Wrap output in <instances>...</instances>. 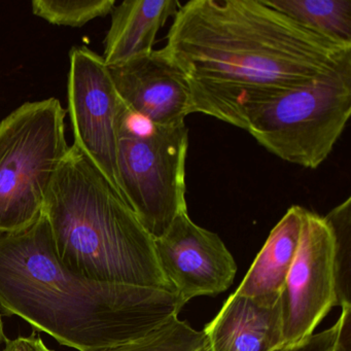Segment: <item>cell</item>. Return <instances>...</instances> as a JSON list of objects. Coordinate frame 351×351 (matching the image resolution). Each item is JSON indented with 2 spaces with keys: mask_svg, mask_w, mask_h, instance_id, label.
Here are the masks:
<instances>
[{
  "mask_svg": "<svg viewBox=\"0 0 351 351\" xmlns=\"http://www.w3.org/2000/svg\"><path fill=\"white\" fill-rule=\"evenodd\" d=\"M3 351H53L43 342L42 339L32 335L8 340Z\"/></svg>",
  "mask_w": 351,
  "mask_h": 351,
  "instance_id": "obj_20",
  "label": "cell"
},
{
  "mask_svg": "<svg viewBox=\"0 0 351 351\" xmlns=\"http://www.w3.org/2000/svg\"><path fill=\"white\" fill-rule=\"evenodd\" d=\"M351 114V60L263 106L246 131L273 155L308 169L332 153Z\"/></svg>",
  "mask_w": 351,
  "mask_h": 351,
  "instance_id": "obj_5",
  "label": "cell"
},
{
  "mask_svg": "<svg viewBox=\"0 0 351 351\" xmlns=\"http://www.w3.org/2000/svg\"><path fill=\"white\" fill-rule=\"evenodd\" d=\"M3 338V319H1V313H0V343H1V340Z\"/></svg>",
  "mask_w": 351,
  "mask_h": 351,
  "instance_id": "obj_21",
  "label": "cell"
},
{
  "mask_svg": "<svg viewBox=\"0 0 351 351\" xmlns=\"http://www.w3.org/2000/svg\"><path fill=\"white\" fill-rule=\"evenodd\" d=\"M180 5L176 0H126L114 7L101 56L106 66L124 64L154 51L158 32Z\"/></svg>",
  "mask_w": 351,
  "mask_h": 351,
  "instance_id": "obj_12",
  "label": "cell"
},
{
  "mask_svg": "<svg viewBox=\"0 0 351 351\" xmlns=\"http://www.w3.org/2000/svg\"><path fill=\"white\" fill-rule=\"evenodd\" d=\"M56 98L27 102L0 122V235L32 227L69 152Z\"/></svg>",
  "mask_w": 351,
  "mask_h": 351,
  "instance_id": "obj_4",
  "label": "cell"
},
{
  "mask_svg": "<svg viewBox=\"0 0 351 351\" xmlns=\"http://www.w3.org/2000/svg\"><path fill=\"white\" fill-rule=\"evenodd\" d=\"M210 351H273L285 345L281 299L234 293L205 326Z\"/></svg>",
  "mask_w": 351,
  "mask_h": 351,
  "instance_id": "obj_11",
  "label": "cell"
},
{
  "mask_svg": "<svg viewBox=\"0 0 351 351\" xmlns=\"http://www.w3.org/2000/svg\"><path fill=\"white\" fill-rule=\"evenodd\" d=\"M108 69L131 112L162 126L186 123L191 114L188 81L162 49Z\"/></svg>",
  "mask_w": 351,
  "mask_h": 351,
  "instance_id": "obj_10",
  "label": "cell"
},
{
  "mask_svg": "<svg viewBox=\"0 0 351 351\" xmlns=\"http://www.w3.org/2000/svg\"><path fill=\"white\" fill-rule=\"evenodd\" d=\"M154 240L162 273L184 306L199 295H219L233 283V256L219 235L199 227L188 213Z\"/></svg>",
  "mask_w": 351,
  "mask_h": 351,
  "instance_id": "obj_9",
  "label": "cell"
},
{
  "mask_svg": "<svg viewBox=\"0 0 351 351\" xmlns=\"http://www.w3.org/2000/svg\"><path fill=\"white\" fill-rule=\"evenodd\" d=\"M334 351H351V306L342 308Z\"/></svg>",
  "mask_w": 351,
  "mask_h": 351,
  "instance_id": "obj_19",
  "label": "cell"
},
{
  "mask_svg": "<svg viewBox=\"0 0 351 351\" xmlns=\"http://www.w3.org/2000/svg\"><path fill=\"white\" fill-rule=\"evenodd\" d=\"M304 27L351 44V0H265Z\"/></svg>",
  "mask_w": 351,
  "mask_h": 351,
  "instance_id": "obj_14",
  "label": "cell"
},
{
  "mask_svg": "<svg viewBox=\"0 0 351 351\" xmlns=\"http://www.w3.org/2000/svg\"><path fill=\"white\" fill-rule=\"evenodd\" d=\"M337 334L338 324L336 322L332 328L319 334H313L295 344L283 345L273 351H334Z\"/></svg>",
  "mask_w": 351,
  "mask_h": 351,
  "instance_id": "obj_18",
  "label": "cell"
},
{
  "mask_svg": "<svg viewBox=\"0 0 351 351\" xmlns=\"http://www.w3.org/2000/svg\"><path fill=\"white\" fill-rule=\"evenodd\" d=\"M34 15L49 23L69 27H83L96 18L112 14L114 0H34Z\"/></svg>",
  "mask_w": 351,
  "mask_h": 351,
  "instance_id": "obj_17",
  "label": "cell"
},
{
  "mask_svg": "<svg viewBox=\"0 0 351 351\" xmlns=\"http://www.w3.org/2000/svg\"><path fill=\"white\" fill-rule=\"evenodd\" d=\"M188 149L186 123L156 125L125 108L119 130L121 190L154 239L163 236L178 215L188 213Z\"/></svg>",
  "mask_w": 351,
  "mask_h": 351,
  "instance_id": "obj_6",
  "label": "cell"
},
{
  "mask_svg": "<svg viewBox=\"0 0 351 351\" xmlns=\"http://www.w3.org/2000/svg\"><path fill=\"white\" fill-rule=\"evenodd\" d=\"M306 208L293 205L273 228L236 293L278 300L297 256Z\"/></svg>",
  "mask_w": 351,
  "mask_h": 351,
  "instance_id": "obj_13",
  "label": "cell"
},
{
  "mask_svg": "<svg viewBox=\"0 0 351 351\" xmlns=\"http://www.w3.org/2000/svg\"><path fill=\"white\" fill-rule=\"evenodd\" d=\"M106 351H210L203 330H196L178 316L143 338Z\"/></svg>",
  "mask_w": 351,
  "mask_h": 351,
  "instance_id": "obj_16",
  "label": "cell"
},
{
  "mask_svg": "<svg viewBox=\"0 0 351 351\" xmlns=\"http://www.w3.org/2000/svg\"><path fill=\"white\" fill-rule=\"evenodd\" d=\"M43 215L55 252L71 272L98 282L172 291L158 263L155 240L75 145L57 172Z\"/></svg>",
  "mask_w": 351,
  "mask_h": 351,
  "instance_id": "obj_3",
  "label": "cell"
},
{
  "mask_svg": "<svg viewBox=\"0 0 351 351\" xmlns=\"http://www.w3.org/2000/svg\"><path fill=\"white\" fill-rule=\"evenodd\" d=\"M125 108L102 57L87 47L71 49L69 112L75 137L73 145L95 165L123 199L118 149Z\"/></svg>",
  "mask_w": 351,
  "mask_h": 351,
  "instance_id": "obj_7",
  "label": "cell"
},
{
  "mask_svg": "<svg viewBox=\"0 0 351 351\" xmlns=\"http://www.w3.org/2000/svg\"><path fill=\"white\" fill-rule=\"evenodd\" d=\"M0 306L65 346L106 351L157 330L184 304L167 289L71 272L57 256L42 215L28 229L0 235Z\"/></svg>",
  "mask_w": 351,
  "mask_h": 351,
  "instance_id": "obj_2",
  "label": "cell"
},
{
  "mask_svg": "<svg viewBox=\"0 0 351 351\" xmlns=\"http://www.w3.org/2000/svg\"><path fill=\"white\" fill-rule=\"evenodd\" d=\"M332 243L326 217L306 209L297 256L280 295L285 345L312 336L335 306Z\"/></svg>",
  "mask_w": 351,
  "mask_h": 351,
  "instance_id": "obj_8",
  "label": "cell"
},
{
  "mask_svg": "<svg viewBox=\"0 0 351 351\" xmlns=\"http://www.w3.org/2000/svg\"><path fill=\"white\" fill-rule=\"evenodd\" d=\"M350 198L326 215L334 237L332 265L335 306H351V205Z\"/></svg>",
  "mask_w": 351,
  "mask_h": 351,
  "instance_id": "obj_15",
  "label": "cell"
},
{
  "mask_svg": "<svg viewBox=\"0 0 351 351\" xmlns=\"http://www.w3.org/2000/svg\"><path fill=\"white\" fill-rule=\"evenodd\" d=\"M162 50L186 75L191 114L243 130L281 94L351 60V44L265 0H191L178 8Z\"/></svg>",
  "mask_w": 351,
  "mask_h": 351,
  "instance_id": "obj_1",
  "label": "cell"
}]
</instances>
